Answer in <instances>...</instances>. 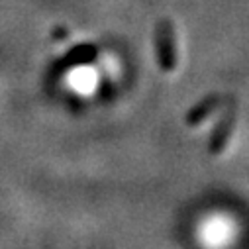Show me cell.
Returning <instances> with one entry per match:
<instances>
[{
  "label": "cell",
  "instance_id": "cell-2",
  "mask_svg": "<svg viewBox=\"0 0 249 249\" xmlns=\"http://www.w3.org/2000/svg\"><path fill=\"white\" fill-rule=\"evenodd\" d=\"M94 53H96V49H94V47H87V45H83V47L73 49L69 57H73V59H77V61H85V59L94 57Z\"/></svg>",
  "mask_w": 249,
  "mask_h": 249
},
{
  "label": "cell",
  "instance_id": "cell-1",
  "mask_svg": "<svg viewBox=\"0 0 249 249\" xmlns=\"http://www.w3.org/2000/svg\"><path fill=\"white\" fill-rule=\"evenodd\" d=\"M155 43H157V55L163 69H173L175 65V34L173 24L169 20H161L155 28Z\"/></svg>",
  "mask_w": 249,
  "mask_h": 249
}]
</instances>
